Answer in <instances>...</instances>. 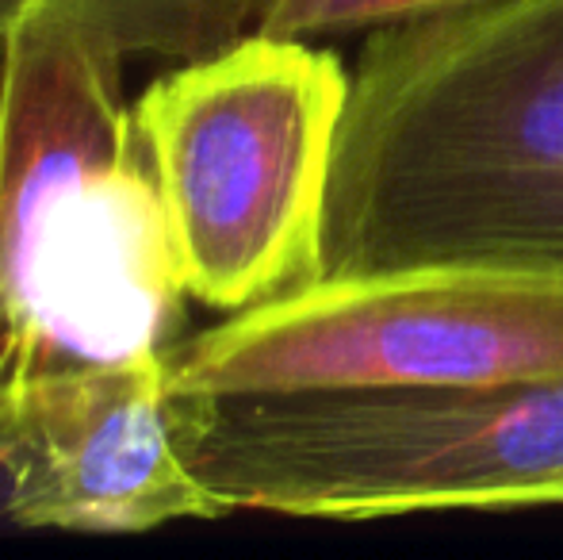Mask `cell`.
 Instances as JSON below:
<instances>
[{"label": "cell", "mask_w": 563, "mask_h": 560, "mask_svg": "<svg viewBox=\"0 0 563 560\" xmlns=\"http://www.w3.org/2000/svg\"><path fill=\"white\" fill-rule=\"evenodd\" d=\"M563 381V273L498 265L319 277L173 350L180 396L430 392Z\"/></svg>", "instance_id": "5"}, {"label": "cell", "mask_w": 563, "mask_h": 560, "mask_svg": "<svg viewBox=\"0 0 563 560\" xmlns=\"http://www.w3.org/2000/svg\"><path fill=\"white\" fill-rule=\"evenodd\" d=\"M177 399L185 453L227 515L563 507V381Z\"/></svg>", "instance_id": "3"}, {"label": "cell", "mask_w": 563, "mask_h": 560, "mask_svg": "<svg viewBox=\"0 0 563 560\" xmlns=\"http://www.w3.org/2000/svg\"><path fill=\"white\" fill-rule=\"evenodd\" d=\"M97 20L126 54L185 62L257 31L268 0H62Z\"/></svg>", "instance_id": "7"}, {"label": "cell", "mask_w": 563, "mask_h": 560, "mask_svg": "<svg viewBox=\"0 0 563 560\" xmlns=\"http://www.w3.org/2000/svg\"><path fill=\"white\" fill-rule=\"evenodd\" d=\"M123 58L62 0H23L0 39V381L185 342L192 296Z\"/></svg>", "instance_id": "2"}, {"label": "cell", "mask_w": 563, "mask_h": 560, "mask_svg": "<svg viewBox=\"0 0 563 560\" xmlns=\"http://www.w3.org/2000/svg\"><path fill=\"white\" fill-rule=\"evenodd\" d=\"M345 97L330 46L250 31L134 100L188 296L230 315L322 277Z\"/></svg>", "instance_id": "4"}, {"label": "cell", "mask_w": 563, "mask_h": 560, "mask_svg": "<svg viewBox=\"0 0 563 560\" xmlns=\"http://www.w3.org/2000/svg\"><path fill=\"white\" fill-rule=\"evenodd\" d=\"M23 8V0H0V39H4V31H8V23L15 20V12Z\"/></svg>", "instance_id": "9"}, {"label": "cell", "mask_w": 563, "mask_h": 560, "mask_svg": "<svg viewBox=\"0 0 563 560\" xmlns=\"http://www.w3.org/2000/svg\"><path fill=\"white\" fill-rule=\"evenodd\" d=\"M479 0H268L257 31L284 39H341L368 35L387 23L418 20Z\"/></svg>", "instance_id": "8"}, {"label": "cell", "mask_w": 563, "mask_h": 560, "mask_svg": "<svg viewBox=\"0 0 563 560\" xmlns=\"http://www.w3.org/2000/svg\"><path fill=\"white\" fill-rule=\"evenodd\" d=\"M415 265L563 273V0H479L364 35L322 277Z\"/></svg>", "instance_id": "1"}, {"label": "cell", "mask_w": 563, "mask_h": 560, "mask_svg": "<svg viewBox=\"0 0 563 560\" xmlns=\"http://www.w3.org/2000/svg\"><path fill=\"white\" fill-rule=\"evenodd\" d=\"M227 507L180 438L173 350L0 381V518L20 530L146 534Z\"/></svg>", "instance_id": "6"}]
</instances>
